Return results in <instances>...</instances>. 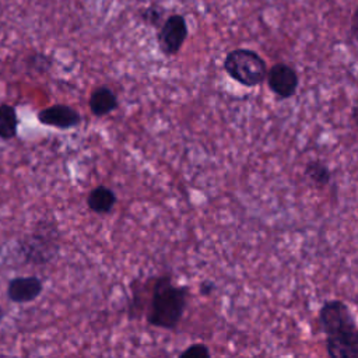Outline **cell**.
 <instances>
[{"label": "cell", "mask_w": 358, "mask_h": 358, "mask_svg": "<svg viewBox=\"0 0 358 358\" xmlns=\"http://www.w3.org/2000/svg\"><path fill=\"white\" fill-rule=\"evenodd\" d=\"M187 36L186 20L180 14L169 15L158 29V45L164 55H176Z\"/></svg>", "instance_id": "obj_5"}, {"label": "cell", "mask_w": 358, "mask_h": 358, "mask_svg": "<svg viewBox=\"0 0 358 358\" xmlns=\"http://www.w3.org/2000/svg\"><path fill=\"white\" fill-rule=\"evenodd\" d=\"M351 117H352V122L355 123V126H357V129H358V105H355V106L352 108Z\"/></svg>", "instance_id": "obj_16"}, {"label": "cell", "mask_w": 358, "mask_h": 358, "mask_svg": "<svg viewBox=\"0 0 358 358\" xmlns=\"http://www.w3.org/2000/svg\"><path fill=\"white\" fill-rule=\"evenodd\" d=\"M266 80L270 91L281 99L294 96L299 84L296 71L285 63H277L270 67Z\"/></svg>", "instance_id": "obj_6"}, {"label": "cell", "mask_w": 358, "mask_h": 358, "mask_svg": "<svg viewBox=\"0 0 358 358\" xmlns=\"http://www.w3.org/2000/svg\"><path fill=\"white\" fill-rule=\"evenodd\" d=\"M319 320L326 333L329 357L358 358V326L343 301H326L319 310Z\"/></svg>", "instance_id": "obj_1"}, {"label": "cell", "mask_w": 358, "mask_h": 358, "mask_svg": "<svg viewBox=\"0 0 358 358\" xmlns=\"http://www.w3.org/2000/svg\"><path fill=\"white\" fill-rule=\"evenodd\" d=\"M305 176L317 186H326L331 179V172L322 161H309L305 165Z\"/></svg>", "instance_id": "obj_12"}, {"label": "cell", "mask_w": 358, "mask_h": 358, "mask_svg": "<svg viewBox=\"0 0 358 358\" xmlns=\"http://www.w3.org/2000/svg\"><path fill=\"white\" fill-rule=\"evenodd\" d=\"M210 350L206 344L201 343H196V344H190L186 350L179 352L180 358H210Z\"/></svg>", "instance_id": "obj_13"}, {"label": "cell", "mask_w": 358, "mask_h": 358, "mask_svg": "<svg viewBox=\"0 0 358 358\" xmlns=\"http://www.w3.org/2000/svg\"><path fill=\"white\" fill-rule=\"evenodd\" d=\"M227 74L245 87L260 85L267 78L266 62L250 49H234L224 60Z\"/></svg>", "instance_id": "obj_3"}, {"label": "cell", "mask_w": 358, "mask_h": 358, "mask_svg": "<svg viewBox=\"0 0 358 358\" xmlns=\"http://www.w3.org/2000/svg\"><path fill=\"white\" fill-rule=\"evenodd\" d=\"M90 110L94 116H105L117 108V96L109 87H96L90 95Z\"/></svg>", "instance_id": "obj_9"}, {"label": "cell", "mask_w": 358, "mask_h": 358, "mask_svg": "<svg viewBox=\"0 0 358 358\" xmlns=\"http://www.w3.org/2000/svg\"><path fill=\"white\" fill-rule=\"evenodd\" d=\"M88 208L96 214H106L109 213L116 204V194L112 189L106 186H96L94 187L87 196Z\"/></svg>", "instance_id": "obj_10"}, {"label": "cell", "mask_w": 358, "mask_h": 358, "mask_svg": "<svg viewBox=\"0 0 358 358\" xmlns=\"http://www.w3.org/2000/svg\"><path fill=\"white\" fill-rule=\"evenodd\" d=\"M214 289V284L211 281H203L200 285V292L203 295H208Z\"/></svg>", "instance_id": "obj_15"}, {"label": "cell", "mask_w": 358, "mask_h": 358, "mask_svg": "<svg viewBox=\"0 0 358 358\" xmlns=\"http://www.w3.org/2000/svg\"><path fill=\"white\" fill-rule=\"evenodd\" d=\"M59 232L50 222H41L34 232L20 241V250L25 262L46 264L59 253Z\"/></svg>", "instance_id": "obj_4"}, {"label": "cell", "mask_w": 358, "mask_h": 358, "mask_svg": "<svg viewBox=\"0 0 358 358\" xmlns=\"http://www.w3.org/2000/svg\"><path fill=\"white\" fill-rule=\"evenodd\" d=\"M18 117L13 105H0V138L11 140L17 136Z\"/></svg>", "instance_id": "obj_11"}, {"label": "cell", "mask_w": 358, "mask_h": 358, "mask_svg": "<svg viewBox=\"0 0 358 358\" xmlns=\"http://www.w3.org/2000/svg\"><path fill=\"white\" fill-rule=\"evenodd\" d=\"M3 316H4V312H3V308L0 306V323H1V320H3Z\"/></svg>", "instance_id": "obj_17"}, {"label": "cell", "mask_w": 358, "mask_h": 358, "mask_svg": "<svg viewBox=\"0 0 358 358\" xmlns=\"http://www.w3.org/2000/svg\"><path fill=\"white\" fill-rule=\"evenodd\" d=\"M357 305H358V298H357Z\"/></svg>", "instance_id": "obj_18"}, {"label": "cell", "mask_w": 358, "mask_h": 358, "mask_svg": "<svg viewBox=\"0 0 358 358\" xmlns=\"http://www.w3.org/2000/svg\"><path fill=\"white\" fill-rule=\"evenodd\" d=\"M351 32L352 36L355 38V41L358 42V7L355 8L354 14H352V20H351Z\"/></svg>", "instance_id": "obj_14"}, {"label": "cell", "mask_w": 358, "mask_h": 358, "mask_svg": "<svg viewBox=\"0 0 358 358\" xmlns=\"http://www.w3.org/2000/svg\"><path fill=\"white\" fill-rule=\"evenodd\" d=\"M38 120L56 129H71L81 123V115L69 105L56 103L42 109L38 113Z\"/></svg>", "instance_id": "obj_8"}, {"label": "cell", "mask_w": 358, "mask_h": 358, "mask_svg": "<svg viewBox=\"0 0 358 358\" xmlns=\"http://www.w3.org/2000/svg\"><path fill=\"white\" fill-rule=\"evenodd\" d=\"M43 289V282L36 275H18L8 281L7 296L15 303L35 301Z\"/></svg>", "instance_id": "obj_7"}, {"label": "cell", "mask_w": 358, "mask_h": 358, "mask_svg": "<svg viewBox=\"0 0 358 358\" xmlns=\"http://www.w3.org/2000/svg\"><path fill=\"white\" fill-rule=\"evenodd\" d=\"M187 295L186 287L173 284L169 277H159L152 285L145 313L147 323L166 330L175 329L183 316Z\"/></svg>", "instance_id": "obj_2"}]
</instances>
